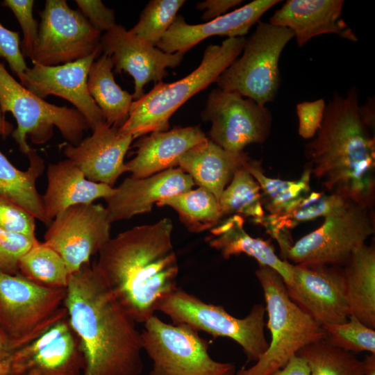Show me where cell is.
Instances as JSON below:
<instances>
[{"label":"cell","instance_id":"74e56055","mask_svg":"<svg viewBox=\"0 0 375 375\" xmlns=\"http://www.w3.org/2000/svg\"><path fill=\"white\" fill-rule=\"evenodd\" d=\"M38 242L0 228V272L18 274L20 258Z\"/></svg>","mask_w":375,"mask_h":375},{"label":"cell","instance_id":"44dd1931","mask_svg":"<svg viewBox=\"0 0 375 375\" xmlns=\"http://www.w3.org/2000/svg\"><path fill=\"white\" fill-rule=\"evenodd\" d=\"M278 0H254L232 12L203 24H189L177 15L156 47L167 53H185L204 39L212 36L227 38L244 37L251 28Z\"/></svg>","mask_w":375,"mask_h":375},{"label":"cell","instance_id":"d6a6232c","mask_svg":"<svg viewBox=\"0 0 375 375\" xmlns=\"http://www.w3.org/2000/svg\"><path fill=\"white\" fill-rule=\"evenodd\" d=\"M18 269L26 278L51 288L66 289L71 275L60 255L40 241L20 258Z\"/></svg>","mask_w":375,"mask_h":375},{"label":"cell","instance_id":"277c9868","mask_svg":"<svg viewBox=\"0 0 375 375\" xmlns=\"http://www.w3.org/2000/svg\"><path fill=\"white\" fill-rule=\"evenodd\" d=\"M245 37L226 38L221 44L208 45L199 65L185 77L172 83L162 81L133 101L126 122L119 128L133 139L149 133L166 131L169 119L189 99L215 83L242 53Z\"/></svg>","mask_w":375,"mask_h":375},{"label":"cell","instance_id":"e575fe53","mask_svg":"<svg viewBox=\"0 0 375 375\" xmlns=\"http://www.w3.org/2000/svg\"><path fill=\"white\" fill-rule=\"evenodd\" d=\"M219 203L222 216L243 215L251 217L255 222L265 215L259 184L247 169L245 164L235 172Z\"/></svg>","mask_w":375,"mask_h":375},{"label":"cell","instance_id":"3957f363","mask_svg":"<svg viewBox=\"0 0 375 375\" xmlns=\"http://www.w3.org/2000/svg\"><path fill=\"white\" fill-rule=\"evenodd\" d=\"M359 107L356 88L329 101L319 128L305 146L306 168L328 193L372 210L375 138Z\"/></svg>","mask_w":375,"mask_h":375},{"label":"cell","instance_id":"7c38bea8","mask_svg":"<svg viewBox=\"0 0 375 375\" xmlns=\"http://www.w3.org/2000/svg\"><path fill=\"white\" fill-rule=\"evenodd\" d=\"M32 62L56 66L85 58L100 47L101 32L65 0H47L40 13Z\"/></svg>","mask_w":375,"mask_h":375},{"label":"cell","instance_id":"484cf974","mask_svg":"<svg viewBox=\"0 0 375 375\" xmlns=\"http://www.w3.org/2000/svg\"><path fill=\"white\" fill-rule=\"evenodd\" d=\"M244 222L241 215H233L216 225L210 230L212 236L209 238V245L219 251L225 259L240 253L249 256L259 265L274 269L285 284H290L292 281L293 264L279 258L268 242L249 235L244 228Z\"/></svg>","mask_w":375,"mask_h":375},{"label":"cell","instance_id":"ba28073f","mask_svg":"<svg viewBox=\"0 0 375 375\" xmlns=\"http://www.w3.org/2000/svg\"><path fill=\"white\" fill-rule=\"evenodd\" d=\"M292 38L289 28L259 21L246 38L242 55L217 79L218 88L238 92L262 106L273 101L281 82L280 57Z\"/></svg>","mask_w":375,"mask_h":375},{"label":"cell","instance_id":"30bf717a","mask_svg":"<svg viewBox=\"0 0 375 375\" xmlns=\"http://www.w3.org/2000/svg\"><path fill=\"white\" fill-rule=\"evenodd\" d=\"M144 324L142 349L153 362L149 375H235V365L213 360L208 342L189 326L167 324L155 315Z\"/></svg>","mask_w":375,"mask_h":375},{"label":"cell","instance_id":"d4e9b609","mask_svg":"<svg viewBox=\"0 0 375 375\" xmlns=\"http://www.w3.org/2000/svg\"><path fill=\"white\" fill-rule=\"evenodd\" d=\"M250 159L244 152L226 150L208 138L186 151L178 166L199 187L219 198L235 172Z\"/></svg>","mask_w":375,"mask_h":375},{"label":"cell","instance_id":"7dc6e473","mask_svg":"<svg viewBox=\"0 0 375 375\" xmlns=\"http://www.w3.org/2000/svg\"><path fill=\"white\" fill-rule=\"evenodd\" d=\"M14 129L12 124L6 120L0 107V135L6 138L12 133Z\"/></svg>","mask_w":375,"mask_h":375},{"label":"cell","instance_id":"83f0119b","mask_svg":"<svg viewBox=\"0 0 375 375\" xmlns=\"http://www.w3.org/2000/svg\"><path fill=\"white\" fill-rule=\"evenodd\" d=\"M347 299L351 315L375 328V249L364 244L343 265Z\"/></svg>","mask_w":375,"mask_h":375},{"label":"cell","instance_id":"f35d334b","mask_svg":"<svg viewBox=\"0 0 375 375\" xmlns=\"http://www.w3.org/2000/svg\"><path fill=\"white\" fill-rule=\"evenodd\" d=\"M2 6L8 8L18 21L23 33L21 49L24 56L30 58L38 35L39 25L33 15V0H4Z\"/></svg>","mask_w":375,"mask_h":375},{"label":"cell","instance_id":"603a6c76","mask_svg":"<svg viewBox=\"0 0 375 375\" xmlns=\"http://www.w3.org/2000/svg\"><path fill=\"white\" fill-rule=\"evenodd\" d=\"M208 138L199 126L152 132L135 144V156L126 162L131 177L145 178L178 166L181 157Z\"/></svg>","mask_w":375,"mask_h":375},{"label":"cell","instance_id":"9c48e42d","mask_svg":"<svg viewBox=\"0 0 375 375\" xmlns=\"http://www.w3.org/2000/svg\"><path fill=\"white\" fill-rule=\"evenodd\" d=\"M158 310L167 315L174 324H184L215 338H230L240 344L247 362H256L267 349L264 332L265 306L255 304L242 319L233 317L222 306L207 303L177 288L165 298Z\"/></svg>","mask_w":375,"mask_h":375},{"label":"cell","instance_id":"ab89813d","mask_svg":"<svg viewBox=\"0 0 375 375\" xmlns=\"http://www.w3.org/2000/svg\"><path fill=\"white\" fill-rule=\"evenodd\" d=\"M35 218L15 203L0 197V228L38 240Z\"/></svg>","mask_w":375,"mask_h":375},{"label":"cell","instance_id":"f1b7e54d","mask_svg":"<svg viewBox=\"0 0 375 375\" xmlns=\"http://www.w3.org/2000/svg\"><path fill=\"white\" fill-rule=\"evenodd\" d=\"M26 156L29 165L26 171H22L0 151V197L18 205L49 226L51 221L44 213L42 197L36 188L37 179L44 169V160L33 149Z\"/></svg>","mask_w":375,"mask_h":375},{"label":"cell","instance_id":"7402d4cb","mask_svg":"<svg viewBox=\"0 0 375 375\" xmlns=\"http://www.w3.org/2000/svg\"><path fill=\"white\" fill-rule=\"evenodd\" d=\"M343 0H288L269 18V23L289 28L302 47L322 34H336L357 42L356 35L342 18Z\"/></svg>","mask_w":375,"mask_h":375},{"label":"cell","instance_id":"6da1fadb","mask_svg":"<svg viewBox=\"0 0 375 375\" xmlns=\"http://www.w3.org/2000/svg\"><path fill=\"white\" fill-rule=\"evenodd\" d=\"M173 224L163 218L134 226L110 240L94 265L130 317L144 323L178 288Z\"/></svg>","mask_w":375,"mask_h":375},{"label":"cell","instance_id":"d590c367","mask_svg":"<svg viewBox=\"0 0 375 375\" xmlns=\"http://www.w3.org/2000/svg\"><path fill=\"white\" fill-rule=\"evenodd\" d=\"M184 0H151L142 10L139 21L129 31L156 47L174 22Z\"/></svg>","mask_w":375,"mask_h":375},{"label":"cell","instance_id":"8992f818","mask_svg":"<svg viewBox=\"0 0 375 375\" xmlns=\"http://www.w3.org/2000/svg\"><path fill=\"white\" fill-rule=\"evenodd\" d=\"M0 107L10 112L17 122L11 133L20 151L26 155L33 144H42L51 138L54 127L72 145H77L90 128L83 116L74 108L58 106L37 97L16 81L0 62Z\"/></svg>","mask_w":375,"mask_h":375},{"label":"cell","instance_id":"7bdbcfd3","mask_svg":"<svg viewBox=\"0 0 375 375\" xmlns=\"http://www.w3.org/2000/svg\"><path fill=\"white\" fill-rule=\"evenodd\" d=\"M78 10L98 31H108L115 24V14L100 0H76Z\"/></svg>","mask_w":375,"mask_h":375},{"label":"cell","instance_id":"52a82bcc","mask_svg":"<svg viewBox=\"0 0 375 375\" xmlns=\"http://www.w3.org/2000/svg\"><path fill=\"white\" fill-rule=\"evenodd\" d=\"M66 289L38 285L21 274L0 272V329L14 351L67 315Z\"/></svg>","mask_w":375,"mask_h":375},{"label":"cell","instance_id":"f546056e","mask_svg":"<svg viewBox=\"0 0 375 375\" xmlns=\"http://www.w3.org/2000/svg\"><path fill=\"white\" fill-rule=\"evenodd\" d=\"M113 67L110 56L97 58L89 70L88 88L106 123L119 129L128 118L133 98L115 82Z\"/></svg>","mask_w":375,"mask_h":375},{"label":"cell","instance_id":"4fadbf2b","mask_svg":"<svg viewBox=\"0 0 375 375\" xmlns=\"http://www.w3.org/2000/svg\"><path fill=\"white\" fill-rule=\"evenodd\" d=\"M201 117L211 122L209 139L232 152L264 142L272 126V115L265 106L219 88L209 93Z\"/></svg>","mask_w":375,"mask_h":375},{"label":"cell","instance_id":"ffe728a7","mask_svg":"<svg viewBox=\"0 0 375 375\" xmlns=\"http://www.w3.org/2000/svg\"><path fill=\"white\" fill-rule=\"evenodd\" d=\"M195 184L178 167L145 178L128 177L106 199L108 219L112 223L148 212L155 203L192 190Z\"/></svg>","mask_w":375,"mask_h":375},{"label":"cell","instance_id":"836d02e7","mask_svg":"<svg viewBox=\"0 0 375 375\" xmlns=\"http://www.w3.org/2000/svg\"><path fill=\"white\" fill-rule=\"evenodd\" d=\"M297 355L306 361L310 375H365L363 360L324 339L305 346Z\"/></svg>","mask_w":375,"mask_h":375},{"label":"cell","instance_id":"2e32d148","mask_svg":"<svg viewBox=\"0 0 375 375\" xmlns=\"http://www.w3.org/2000/svg\"><path fill=\"white\" fill-rule=\"evenodd\" d=\"M85 358L67 313L30 343L13 351L8 375H81Z\"/></svg>","mask_w":375,"mask_h":375},{"label":"cell","instance_id":"4dcf8cb0","mask_svg":"<svg viewBox=\"0 0 375 375\" xmlns=\"http://www.w3.org/2000/svg\"><path fill=\"white\" fill-rule=\"evenodd\" d=\"M157 205L167 206L175 210L183 224L193 233L212 228L223 217L218 200L202 187L170 197Z\"/></svg>","mask_w":375,"mask_h":375},{"label":"cell","instance_id":"bcb514c9","mask_svg":"<svg viewBox=\"0 0 375 375\" xmlns=\"http://www.w3.org/2000/svg\"><path fill=\"white\" fill-rule=\"evenodd\" d=\"M13 350L0 329V375H8Z\"/></svg>","mask_w":375,"mask_h":375},{"label":"cell","instance_id":"9a60e30c","mask_svg":"<svg viewBox=\"0 0 375 375\" xmlns=\"http://www.w3.org/2000/svg\"><path fill=\"white\" fill-rule=\"evenodd\" d=\"M285 285L290 299L321 326L345 322L351 315L341 266L293 265L292 281Z\"/></svg>","mask_w":375,"mask_h":375},{"label":"cell","instance_id":"d6986e66","mask_svg":"<svg viewBox=\"0 0 375 375\" xmlns=\"http://www.w3.org/2000/svg\"><path fill=\"white\" fill-rule=\"evenodd\" d=\"M133 138L105 122L77 145L65 144L63 153L91 181L111 187L127 172L125 156Z\"/></svg>","mask_w":375,"mask_h":375},{"label":"cell","instance_id":"e0dca14e","mask_svg":"<svg viewBox=\"0 0 375 375\" xmlns=\"http://www.w3.org/2000/svg\"><path fill=\"white\" fill-rule=\"evenodd\" d=\"M101 52L99 47L85 58L56 66L32 62L33 66L28 67L20 83L42 99L54 95L69 101L93 131L98 125L105 122L101 110L88 88L90 68Z\"/></svg>","mask_w":375,"mask_h":375},{"label":"cell","instance_id":"60d3db41","mask_svg":"<svg viewBox=\"0 0 375 375\" xmlns=\"http://www.w3.org/2000/svg\"><path fill=\"white\" fill-rule=\"evenodd\" d=\"M0 58L6 60L12 72L22 81L28 67L22 51L19 34L6 28L1 22Z\"/></svg>","mask_w":375,"mask_h":375},{"label":"cell","instance_id":"b9f144b4","mask_svg":"<svg viewBox=\"0 0 375 375\" xmlns=\"http://www.w3.org/2000/svg\"><path fill=\"white\" fill-rule=\"evenodd\" d=\"M326 105L322 98L297 105L298 133L302 138L311 139L315 136L322 122Z\"/></svg>","mask_w":375,"mask_h":375},{"label":"cell","instance_id":"ee69618b","mask_svg":"<svg viewBox=\"0 0 375 375\" xmlns=\"http://www.w3.org/2000/svg\"><path fill=\"white\" fill-rule=\"evenodd\" d=\"M242 2V0H206L199 2L196 8L200 10H205L202 19L209 22L225 15L229 9L239 6Z\"/></svg>","mask_w":375,"mask_h":375},{"label":"cell","instance_id":"ac0fdd59","mask_svg":"<svg viewBox=\"0 0 375 375\" xmlns=\"http://www.w3.org/2000/svg\"><path fill=\"white\" fill-rule=\"evenodd\" d=\"M100 47L110 56L116 73L125 72L134 81L133 100L145 93L144 87L151 81H162L168 75L167 68H174L183 60L184 54L167 53L133 35L121 24H115L101 35Z\"/></svg>","mask_w":375,"mask_h":375},{"label":"cell","instance_id":"7a4b0ae2","mask_svg":"<svg viewBox=\"0 0 375 375\" xmlns=\"http://www.w3.org/2000/svg\"><path fill=\"white\" fill-rule=\"evenodd\" d=\"M64 306L84 355L81 375H140L141 333L93 265L71 274Z\"/></svg>","mask_w":375,"mask_h":375},{"label":"cell","instance_id":"8d00e7d4","mask_svg":"<svg viewBox=\"0 0 375 375\" xmlns=\"http://www.w3.org/2000/svg\"><path fill=\"white\" fill-rule=\"evenodd\" d=\"M324 340L335 347L354 354L363 351L375 353V331L367 326L357 317L350 315L348 320L340 324L322 326Z\"/></svg>","mask_w":375,"mask_h":375},{"label":"cell","instance_id":"c3c4849f","mask_svg":"<svg viewBox=\"0 0 375 375\" xmlns=\"http://www.w3.org/2000/svg\"><path fill=\"white\" fill-rule=\"evenodd\" d=\"M365 375H375V353L366 355L364 360Z\"/></svg>","mask_w":375,"mask_h":375},{"label":"cell","instance_id":"cb8c5ba5","mask_svg":"<svg viewBox=\"0 0 375 375\" xmlns=\"http://www.w3.org/2000/svg\"><path fill=\"white\" fill-rule=\"evenodd\" d=\"M47 179L46 191L42 197L44 213L50 221L71 206L92 203L99 199L106 200L114 192L113 187L87 179L69 159L50 164Z\"/></svg>","mask_w":375,"mask_h":375},{"label":"cell","instance_id":"5bb4252c","mask_svg":"<svg viewBox=\"0 0 375 375\" xmlns=\"http://www.w3.org/2000/svg\"><path fill=\"white\" fill-rule=\"evenodd\" d=\"M111 224L101 204L73 206L52 219L43 243L60 255L72 274L90 263L110 240Z\"/></svg>","mask_w":375,"mask_h":375},{"label":"cell","instance_id":"1f68e13d","mask_svg":"<svg viewBox=\"0 0 375 375\" xmlns=\"http://www.w3.org/2000/svg\"><path fill=\"white\" fill-rule=\"evenodd\" d=\"M245 167L259 184L263 207L269 214L283 211L310 192V172L305 168L300 178L285 181L266 176L260 160L249 159Z\"/></svg>","mask_w":375,"mask_h":375},{"label":"cell","instance_id":"8fae6325","mask_svg":"<svg viewBox=\"0 0 375 375\" xmlns=\"http://www.w3.org/2000/svg\"><path fill=\"white\" fill-rule=\"evenodd\" d=\"M374 231L372 210L351 203L324 217L320 227L293 244L285 260L294 264L342 266Z\"/></svg>","mask_w":375,"mask_h":375},{"label":"cell","instance_id":"4316f807","mask_svg":"<svg viewBox=\"0 0 375 375\" xmlns=\"http://www.w3.org/2000/svg\"><path fill=\"white\" fill-rule=\"evenodd\" d=\"M349 203L351 202L337 194L310 192L287 209L265 215L254 222L262 225L266 232L277 241L281 256L285 260L287 251L293 244L290 233L291 229L303 222L328 217Z\"/></svg>","mask_w":375,"mask_h":375},{"label":"cell","instance_id":"f6af8a7d","mask_svg":"<svg viewBox=\"0 0 375 375\" xmlns=\"http://www.w3.org/2000/svg\"><path fill=\"white\" fill-rule=\"evenodd\" d=\"M269 375H310L306 361L301 356H292L282 368Z\"/></svg>","mask_w":375,"mask_h":375},{"label":"cell","instance_id":"5b68a950","mask_svg":"<svg viewBox=\"0 0 375 375\" xmlns=\"http://www.w3.org/2000/svg\"><path fill=\"white\" fill-rule=\"evenodd\" d=\"M255 274L263 291L271 341L253 366L242 367L235 375H269L305 346L325 338L322 327L290 299L278 272L259 265Z\"/></svg>","mask_w":375,"mask_h":375}]
</instances>
